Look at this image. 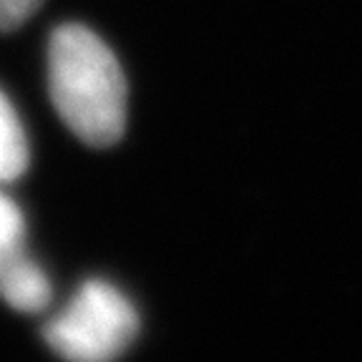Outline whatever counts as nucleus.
Instances as JSON below:
<instances>
[{"mask_svg": "<svg viewBox=\"0 0 362 362\" xmlns=\"http://www.w3.org/2000/svg\"><path fill=\"white\" fill-rule=\"evenodd\" d=\"M48 90L61 121L88 146H113L126 129V78L113 51L78 23L48 40Z\"/></svg>", "mask_w": 362, "mask_h": 362, "instance_id": "nucleus-1", "label": "nucleus"}, {"mask_svg": "<svg viewBox=\"0 0 362 362\" xmlns=\"http://www.w3.org/2000/svg\"><path fill=\"white\" fill-rule=\"evenodd\" d=\"M139 334L131 300L106 279H88L68 305L48 320L43 337L66 362L119 360Z\"/></svg>", "mask_w": 362, "mask_h": 362, "instance_id": "nucleus-2", "label": "nucleus"}, {"mask_svg": "<svg viewBox=\"0 0 362 362\" xmlns=\"http://www.w3.org/2000/svg\"><path fill=\"white\" fill-rule=\"evenodd\" d=\"M0 297L18 312H40L51 305L53 287L45 269L25 249V216L0 187Z\"/></svg>", "mask_w": 362, "mask_h": 362, "instance_id": "nucleus-3", "label": "nucleus"}, {"mask_svg": "<svg viewBox=\"0 0 362 362\" xmlns=\"http://www.w3.org/2000/svg\"><path fill=\"white\" fill-rule=\"evenodd\" d=\"M30 164L28 136L11 98L0 90V187L21 179Z\"/></svg>", "mask_w": 362, "mask_h": 362, "instance_id": "nucleus-4", "label": "nucleus"}, {"mask_svg": "<svg viewBox=\"0 0 362 362\" xmlns=\"http://www.w3.org/2000/svg\"><path fill=\"white\" fill-rule=\"evenodd\" d=\"M43 0H0V30H16L40 8Z\"/></svg>", "mask_w": 362, "mask_h": 362, "instance_id": "nucleus-5", "label": "nucleus"}]
</instances>
